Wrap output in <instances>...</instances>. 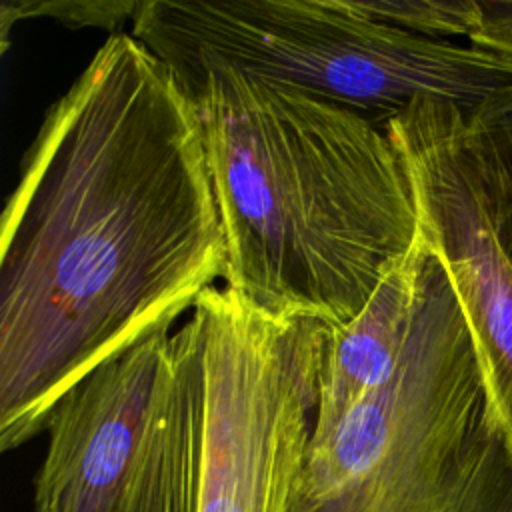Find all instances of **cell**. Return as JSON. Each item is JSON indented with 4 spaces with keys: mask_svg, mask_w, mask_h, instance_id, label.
I'll list each match as a JSON object with an SVG mask.
<instances>
[{
    "mask_svg": "<svg viewBox=\"0 0 512 512\" xmlns=\"http://www.w3.org/2000/svg\"><path fill=\"white\" fill-rule=\"evenodd\" d=\"M424 240L382 280L362 312L328 328L318 372L312 432L330 428L350 406L376 388L394 368L412 322Z\"/></svg>",
    "mask_w": 512,
    "mask_h": 512,
    "instance_id": "obj_8",
    "label": "cell"
},
{
    "mask_svg": "<svg viewBox=\"0 0 512 512\" xmlns=\"http://www.w3.org/2000/svg\"><path fill=\"white\" fill-rule=\"evenodd\" d=\"M460 124L484 214L512 268V82L460 106Z\"/></svg>",
    "mask_w": 512,
    "mask_h": 512,
    "instance_id": "obj_9",
    "label": "cell"
},
{
    "mask_svg": "<svg viewBox=\"0 0 512 512\" xmlns=\"http://www.w3.org/2000/svg\"><path fill=\"white\" fill-rule=\"evenodd\" d=\"M386 126L408 168L420 236L452 282L512 442V268L478 196L460 106L422 96Z\"/></svg>",
    "mask_w": 512,
    "mask_h": 512,
    "instance_id": "obj_7",
    "label": "cell"
},
{
    "mask_svg": "<svg viewBox=\"0 0 512 512\" xmlns=\"http://www.w3.org/2000/svg\"><path fill=\"white\" fill-rule=\"evenodd\" d=\"M352 8L378 22H386L428 38H468L476 0H350Z\"/></svg>",
    "mask_w": 512,
    "mask_h": 512,
    "instance_id": "obj_10",
    "label": "cell"
},
{
    "mask_svg": "<svg viewBox=\"0 0 512 512\" xmlns=\"http://www.w3.org/2000/svg\"><path fill=\"white\" fill-rule=\"evenodd\" d=\"M132 36L174 74L232 66L382 126L416 98L470 108L512 82V60L378 22L350 0H146Z\"/></svg>",
    "mask_w": 512,
    "mask_h": 512,
    "instance_id": "obj_4",
    "label": "cell"
},
{
    "mask_svg": "<svg viewBox=\"0 0 512 512\" xmlns=\"http://www.w3.org/2000/svg\"><path fill=\"white\" fill-rule=\"evenodd\" d=\"M290 512H512V442L440 268L392 372L312 432Z\"/></svg>",
    "mask_w": 512,
    "mask_h": 512,
    "instance_id": "obj_3",
    "label": "cell"
},
{
    "mask_svg": "<svg viewBox=\"0 0 512 512\" xmlns=\"http://www.w3.org/2000/svg\"><path fill=\"white\" fill-rule=\"evenodd\" d=\"M32 512H198L204 378L196 320L104 360L52 408Z\"/></svg>",
    "mask_w": 512,
    "mask_h": 512,
    "instance_id": "obj_5",
    "label": "cell"
},
{
    "mask_svg": "<svg viewBox=\"0 0 512 512\" xmlns=\"http://www.w3.org/2000/svg\"><path fill=\"white\" fill-rule=\"evenodd\" d=\"M226 244L198 108L112 32L46 110L0 232V450L104 360L196 304Z\"/></svg>",
    "mask_w": 512,
    "mask_h": 512,
    "instance_id": "obj_1",
    "label": "cell"
},
{
    "mask_svg": "<svg viewBox=\"0 0 512 512\" xmlns=\"http://www.w3.org/2000/svg\"><path fill=\"white\" fill-rule=\"evenodd\" d=\"M192 318L204 378L198 512H290L330 326L266 316L216 286Z\"/></svg>",
    "mask_w": 512,
    "mask_h": 512,
    "instance_id": "obj_6",
    "label": "cell"
},
{
    "mask_svg": "<svg viewBox=\"0 0 512 512\" xmlns=\"http://www.w3.org/2000/svg\"><path fill=\"white\" fill-rule=\"evenodd\" d=\"M138 2H24L14 4V20L26 16H50L70 26H98L114 30L122 20L134 16Z\"/></svg>",
    "mask_w": 512,
    "mask_h": 512,
    "instance_id": "obj_11",
    "label": "cell"
},
{
    "mask_svg": "<svg viewBox=\"0 0 512 512\" xmlns=\"http://www.w3.org/2000/svg\"><path fill=\"white\" fill-rule=\"evenodd\" d=\"M176 76L202 124L224 288L272 318L348 324L420 236L388 126L224 64Z\"/></svg>",
    "mask_w": 512,
    "mask_h": 512,
    "instance_id": "obj_2",
    "label": "cell"
},
{
    "mask_svg": "<svg viewBox=\"0 0 512 512\" xmlns=\"http://www.w3.org/2000/svg\"><path fill=\"white\" fill-rule=\"evenodd\" d=\"M466 40L512 60V0H476Z\"/></svg>",
    "mask_w": 512,
    "mask_h": 512,
    "instance_id": "obj_12",
    "label": "cell"
}]
</instances>
